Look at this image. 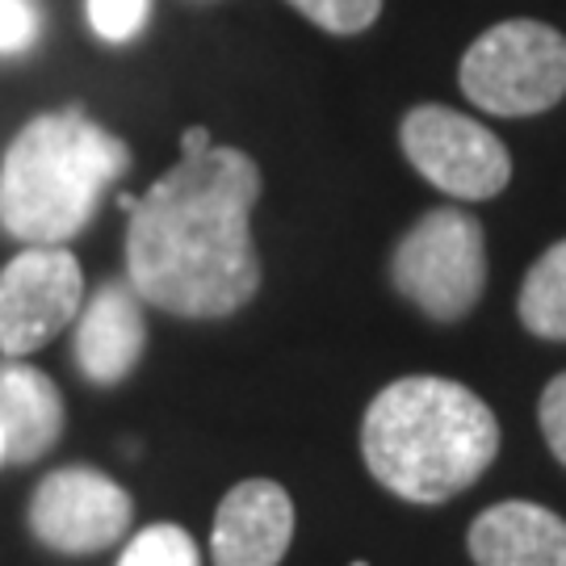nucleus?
<instances>
[{
	"label": "nucleus",
	"mask_w": 566,
	"mask_h": 566,
	"mask_svg": "<svg viewBox=\"0 0 566 566\" xmlns=\"http://www.w3.org/2000/svg\"><path fill=\"white\" fill-rule=\"evenodd\" d=\"M261 168L240 147L181 156L130 210L126 269L143 303L185 319H223L252 303L261 261L252 248V206Z\"/></svg>",
	"instance_id": "f257e3e1"
},
{
	"label": "nucleus",
	"mask_w": 566,
	"mask_h": 566,
	"mask_svg": "<svg viewBox=\"0 0 566 566\" xmlns=\"http://www.w3.org/2000/svg\"><path fill=\"white\" fill-rule=\"evenodd\" d=\"M361 453L374 479L399 500L441 504L495 462L500 420L462 382L399 378L365 411Z\"/></svg>",
	"instance_id": "f03ea898"
},
{
	"label": "nucleus",
	"mask_w": 566,
	"mask_h": 566,
	"mask_svg": "<svg viewBox=\"0 0 566 566\" xmlns=\"http://www.w3.org/2000/svg\"><path fill=\"white\" fill-rule=\"evenodd\" d=\"M126 168L130 147L84 109L39 114L0 164V223L25 243H67Z\"/></svg>",
	"instance_id": "7ed1b4c3"
},
{
	"label": "nucleus",
	"mask_w": 566,
	"mask_h": 566,
	"mask_svg": "<svg viewBox=\"0 0 566 566\" xmlns=\"http://www.w3.org/2000/svg\"><path fill=\"white\" fill-rule=\"evenodd\" d=\"M462 93L486 114L525 118L563 102L566 39L546 21H500L465 51Z\"/></svg>",
	"instance_id": "20e7f679"
},
{
	"label": "nucleus",
	"mask_w": 566,
	"mask_h": 566,
	"mask_svg": "<svg viewBox=\"0 0 566 566\" xmlns=\"http://www.w3.org/2000/svg\"><path fill=\"white\" fill-rule=\"evenodd\" d=\"M390 277L395 290L428 319H462L483 298L486 285V240L479 219L453 206L428 210L395 248Z\"/></svg>",
	"instance_id": "39448f33"
},
{
	"label": "nucleus",
	"mask_w": 566,
	"mask_h": 566,
	"mask_svg": "<svg viewBox=\"0 0 566 566\" xmlns=\"http://www.w3.org/2000/svg\"><path fill=\"white\" fill-rule=\"evenodd\" d=\"M399 139L420 177L465 202L495 198L512 177L504 143L483 122L465 118L449 105H416L403 118Z\"/></svg>",
	"instance_id": "423d86ee"
},
{
	"label": "nucleus",
	"mask_w": 566,
	"mask_h": 566,
	"mask_svg": "<svg viewBox=\"0 0 566 566\" xmlns=\"http://www.w3.org/2000/svg\"><path fill=\"white\" fill-rule=\"evenodd\" d=\"M84 273L63 243H30L0 273V353L25 357L81 315Z\"/></svg>",
	"instance_id": "0eeeda50"
},
{
	"label": "nucleus",
	"mask_w": 566,
	"mask_h": 566,
	"mask_svg": "<svg viewBox=\"0 0 566 566\" xmlns=\"http://www.w3.org/2000/svg\"><path fill=\"white\" fill-rule=\"evenodd\" d=\"M130 495L109 474L67 465L46 474L30 500V528L42 546L60 554H97L130 528Z\"/></svg>",
	"instance_id": "6e6552de"
},
{
	"label": "nucleus",
	"mask_w": 566,
	"mask_h": 566,
	"mask_svg": "<svg viewBox=\"0 0 566 566\" xmlns=\"http://www.w3.org/2000/svg\"><path fill=\"white\" fill-rule=\"evenodd\" d=\"M294 537V504L273 479L231 486L214 512V566H277Z\"/></svg>",
	"instance_id": "1a4fd4ad"
},
{
	"label": "nucleus",
	"mask_w": 566,
	"mask_h": 566,
	"mask_svg": "<svg viewBox=\"0 0 566 566\" xmlns=\"http://www.w3.org/2000/svg\"><path fill=\"white\" fill-rule=\"evenodd\" d=\"M143 344H147V324H143V298L135 294V285H102L76 324L81 374L97 386H118L139 365Z\"/></svg>",
	"instance_id": "9d476101"
},
{
	"label": "nucleus",
	"mask_w": 566,
	"mask_h": 566,
	"mask_svg": "<svg viewBox=\"0 0 566 566\" xmlns=\"http://www.w3.org/2000/svg\"><path fill=\"white\" fill-rule=\"evenodd\" d=\"M470 558L479 566H566V521L528 500L486 507L470 525Z\"/></svg>",
	"instance_id": "9b49d317"
},
{
	"label": "nucleus",
	"mask_w": 566,
	"mask_h": 566,
	"mask_svg": "<svg viewBox=\"0 0 566 566\" xmlns=\"http://www.w3.org/2000/svg\"><path fill=\"white\" fill-rule=\"evenodd\" d=\"M63 432L60 386L21 357L0 361V437L4 462H39Z\"/></svg>",
	"instance_id": "f8f14e48"
},
{
	"label": "nucleus",
	"mask_w": 566,
	"mask_h": 566,
	"mask_svg": "<svg viewBox=\"0 0 566 566\" xmlns=\"http://www.w3.org/2000/svg\"><path fill=\"white\" fill-rule=\"evenodd\" d=\"M521 324L542 340H566V240L528 269L521 285Z\"/></svg>",
	"instance_id": "ddd939ff"
},
{
	"label": "nucleus",
	"mask_w": 566,
	"mask_h": 566,
	"mask_svg": "<svg viewBox=\"0 0 566 566\" xmlns=\"http://www.w3.org/2000/svg\"><path fill=\"white\" fill-rule=\"evenodd\" d=\"M118 566H202L193 537L177 525H151L130 537Z\"/></svg>",
	"instance_id": "4468645a"
},
{
	"label": "nucleus",
	"mask_w": 566,
	"mask_h": 566,
	"mask_svg": "<svg viewBox=\"0 0 566 566\" xmlns=\"http://www.w3.org/2000/svg\"><path fill=\"white\" fill-rule=\"evenodd\" d=\"M290 4L332 34H361L382 13V0H290Z\"/></svg>",
	"instance_id": "2eb2a0df"
},
{
	"label": "nucleus",
	"mask_w": 566,
	"mask_h": 566,
	"mask_svg": "<svg viewBox=\"0 0 566 566\" xmlns=\"http://www.w3.org/2000/svg\"><path fill=\"white\" fill-rule=\"evenodd\" d=\"M151 0H88V25L105 42H130L147 21Z\"/></svg>",
	"instance_id": "dca6fc26"
},
{
	"label": "nucleus",
	"mask_w": 566,
	"mask_h": 566,
	"mask_svg": "<svg viewBox=\"0 0 566 566\" xmlns=\"http://www.w3.org/2000/svg\"><path fill=\"white\" fill-rule=\"evenodd\" d=\"M39 34V13L30 0H0V51H21Z\"/></svg>",
	"instance_id": "f3484780"
},
{
	"label": "nucleus",
	"mask_w": 566,
	"mask_h": 566,
	"mask_svg": "<svg viewBox=\"0 0 566 566\" xmlns=\"http://www.w3.org/2000/svg\"><path fill=\"white\" fill-rule=\"evenodd\" d=\"M542 432L554 458L566 465V374H558L542 395Z\"/></svg>",
	"instance_id": "a211bd4d"
},
{
	"label": "nucleus",
	"mask_w": 566,
	"mask_h": 566,
	"mask_svg": "<svg viewBox=\"0 0 566 566\" xmlns=\"http://www.w3.org/2000/svg\"><path fill=\"white\" fill-rule=\"evenodd\" d=\"M206 147H210V135H206L202 126H193V130H185V135H181L185 156H198V151H206Z\"/></svg>",
	"instance_id": "6ab92c4d"
},
{
	"label": "nucleus",
	"mask_w": 566,
	"mask_h": 566,
	"mask_svg": "<svg viewBox=\"0 0 566 566\" xmlns=\"http://www.w3.org/2000/svg\"><path fill=\"white\" fill-rule=\"evenodd\" d=\"M0 465H4V437H0Z\"/></svg>",
	"instance_id": "aec40b11"
},
{
	"label": "nucleus",
	"mask_w": 566,
	"mask_h": 566,
	"mask_svg": "<svg viewBox=\"0 0 566 566\" xmlns=\"http://www.w3.org/2000/svg\"><path fill=\"white\" fill-rule=\"evenodd\" d=\"M353 566H365V563H353Z\"/></svg>",
	"instance_id": "412c9836"
}]
</instances>
